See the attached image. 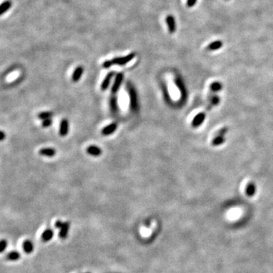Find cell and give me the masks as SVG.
<instances>
[{"label": "cell", "mask_w": 273, "mask_h": 273, "mask_svg": "<svg viewBox=\"0 0 273 273\" xmlns=\"http://www.w3.org/2000/svg\"><path fill=\"white\" fill-rule=\"evenodd\" d=\"M55 226L57 228H59V237L61 239H65L68 236L69 228H70V222H63L58 220L56 223H55Z\"/></svg>", "instance_id": "6da1fadb"}, {"label": "cell", "mask_w": 273, "mask_h": 273, "mask_svg": "<svg viewBox=\"0 0 273 273\" xmlns=\"http://www.w3.org/2000/svg\"><path fill=\"white\" fill-rule=\"evenodd\" d=\"M136 53L135 52H131V53L127 55V56H123V57H116L114 58L113 59L111 60L112 65H125L129 62L135 57Z\"/></svg>", "instance_id": "7a4b0ae2"}, {"label": "cell", "mask_w": 273, "mask_h": 273, "mask_svg": "<svg viewBox=\"0 0 273 273\" xmlns=\"http://www.w3.org/2000/svg\"><path fill=\"white\" fill-rule=\"evenodd\" d=\"M123 78H124V74L122 72H119V73H118L117 74H116L115 79V82H114V84H113V86H112V93L113 94H116V93L118 92V89H119V87H120V86H121V83H122Z\"/></svg>", "instance_id": "3957f363"}, {"label": "cell", "mask_w": 273, "mask_h": 273, "mask_svg": "<svg viewBox=\"0 0 273 273\" xmlns=\"http://www.w3.org/2000/svg\"><path fill=\"white\" fill-rule=\"evenodd\" d=\"M166 24L168 26L169 31L170 34H174L176 30V23L174 16L172 14H169L166 17Z\"/></svg>", "instance_id": "277c9868"}, {"label": "cell", "mask_w": 273, "mask_h": 273, "mask_svg": "<svg viewBox=\"0 0 273 273\" xmlns=\"http://www.w3.org/2000/svg\"><path fill=\"white\" fill-rule=\"evenodd\" d=\"M129 94H130L131 97V107L133 110H136L137 108V98H136L135 90L131 87L129 88Z\"/></svg>", "instance_id": "5b68a950"}, {"label": "cell", "mask_w": 273, "mask_h": 273, "mask_svg": "<svg viewBox=\"0 0 273 273\" xmlns=\"http://www.w3.org/2000/svg\"><path fill=\"white\" fill-rule=\"evenodd\" d=\"M69 130V125L68 121L67 119L62 120L61 124H60V128H59V135L62 136H65L68 134Z\"/></svg>", "instance_id": "8992f818"}, {"label": "cell", "mask_w": 273, "mask_h": 273, "mask_svg": "<svg viewBox=\"0 0 273 273\" xmlns=\"http://www.w3.org/2000/svg\"><path fill=\"white\" fill-rule=\"evenodd\" d=\"M117 127H118V125L116 123L110 124V125L105 126L104 128L102 130V131H101L102 134H103V135H105V136L110 135V134H112V133L115 132L116 130H117Z\"/></svg>", "instance_id": "52a82bcc"}, {"label": "cell", "mask_w": 273, "mask_h": 273, "mask_svg": "<svg viewBox=\"0 0 273 273\" xmlns=\"http://www.w3.org/2000/svg\"><path fill=\"white\" fill-rule=\"evenodd\" d=\"M87 153L93 156H99L102 154V150L99 147L95 145H91L87 148Z\"/></svg>", "instance_id": "ba28073f"}, {"label": "cell", "mask_w": 273, "mask_h": 273, "mask_svg": "<svg viewBox=\"0 0 273 273\" xmlns=\"http://www.w3.org/2000/svg\"><path fill=\"white\" fill-rule=\"evenodd\" d=\"M114 72H111L107 74V75L105 76V79L103 80V83H102L101 85V90H107V88H108L109 86V83H110L111 80H112V77L114 76Z\"/></svg>", "instance_id": "9c48e42d"}, {"label": "cell", "mask_w": 273, "mask_h": 273, "mask_svg": "<svg viewBox=\"0 0 273 273\" xmlns=\"http://www.w3.org/2000/svg\"><path fill=\"white\" fill-rule=\"evenodd\" d=\"M52 237H53V231H52V229L47 228L42 233L41 239L42 241H43L44 242H47L50 241L52 238Z\"/></svg>", "instance_id": "30bf717a"}, {"label": "cell", "mask_w": 273, "mask_h": 273, "mask_svg": "<svg viewBox=\"0 0 273 273\" xmlns=\"http://www.w3.org/2000/svg\"><path fill=\"white\" fill-rule=\"evenodd\" d=\"M83 73V68L82 66H78L74 70V73L72 74V81L77 82L81 79L82 74Z\"/></svg>", "instance_id": "8fae6325"}, {"label": "cell", "mask_w": 273, "mask_h": 273, "mask_svg": "<svg viewBox=\"0 0 273 273\" xmlns=\"http://www.w3.org/2000/svg\"><path fill=\"white\" fill-rule=\"evenodd\" d=\"M22 248L26 254H30V253H32L34 251V244L32 243V241H29V240H26V241L23 242Z\"/></svg>", "instance_id": "7c38bea8"}, {"label": "cell", "mask_w": 273, "mask_h": 273, "mask_svg": "<svg viewBox=\"0 0 273 273\" xmlns=\"http://www.w3.org/2000/svg\"><path fill=\"white\" fill-rule=\"evenodd\" d=\"M39 153L42 156H49V157H52L56 154V150L52 148H43L40 150Z\"/></svg>", "instance_id": "4fadbf2b"}, {"label": "cell", "mask_w": 273, "mask_h": 273, "mask_svg": "<svg viewBox=\"0 0 273 273\" xmlns=\"http://www.w3.org/2000/svg\"><path fill=\"white\" fill-rule=\"evenodd\" d=\"M21 258V254L18 251H11L5 256V259L9 261H16Z\"/></svg>", "instance_id": "5bb4252c"}, {"label": "cell", "mask_w": 273, "mask_h": 273, "mask_svg": "<svg viewBox=\"0 0 273 273\" xmlns=\"http://www.w3.org/2000/svg\"><path fill=\"white\" fill-rule=\"evenodd\" d=\"M12 3L10 1V0H7V1L4 2V3L1 5V7H0V14H3L4 13H5L7 11H8L11 7H12Z\"/></svg>", "instance_id": "9a60e30c"}, {"label": "cell", "mask_w": 273, "mask_h": 273, "mask_svg": "<svg viewBox=\"0 0 273 273\" xmlns=\"http://www.w3.org/2000/svg\"><path fill=\"white\" fill-rule=\"evenodd\" d=\"M222 46V42L220 40L215 41L213 43H212L211 44H209L208 46V49L209 50H217L218 49H220Z\"/></svg>", "instance_id": "2e32d148"}, {"label": "cell", "mask_w": 273, "mask_h": 273, "mask_svg": "<svg viewBox=\"0 0 273 273\" xmlns=\"http://www.w3.org/2000/svg\"><path fill=\"white\" fill-rule=\"evenodd\" d=\"M52 115H53V113H52V112H43L38 115V118H39L40 119L45 120V119H48V118H50Z\"/></svg>", "instance_id": "e0dca14e"}, {"label": "cell", "mask_w": 273, "mask_h": 273, "mask_svg": "<svg viewBox=\"0 0 273 273\" xmlns=\"http://www.w3.org/2000/svg\"><path fill=\"white\" fill-rule=\"evenodd\" d=\"M110 106L113 112H116V111H117L118 105H117V98H116V96H112V97L111 98Z\"/></svg>", "instance_id": "ac0fdd59"}, {"label": "cell", "mask_w": 273, "mask_h": 273, "mask_svg": "<svg viewBox=\"0 0 273 273\" xmlns=\"http://www.w3.org/2000/svg\"><path fill=\"white\" fill-rule=\"evenodd\" d=\"M255 191H256V189H255L254 186H252V185H249V186L247 187V194L248 196H253L255 193Z\"/></svg>", "instance_id": "d6986e66"}, {"label": "cell", "mask_w": 273, "mask_h": 273, "mask_svg": "<svg viewBox=\"0 0 273 273\" xmlns=\"http://www.w3.org/2000/svg\"><path fill=\"white\" fill-rule=\"evenodd\" d=\"M7 246H8V241H6V240H2L1 241V244H0V251H1V253L4 252V250L6 249Z\"/></svg>", "instance_id": "ffe728a7"}, {"label": "cell", "mask_w": 273, "mask_h": 273, "mask_svg": "<svg viewBox=\"0 0 273 273\" xmlns=\"http://www.w3.org/2000/svg\"><path fill=\"white\" fill-rule=\"evenodd\" d=\"M52 124V120L51 119V118H48V119L43 120V121L42 122V126L43 127H47L50 126Z\"/></svg>", "instance_id": "44dd1931"}, {"label": "cell", "mask_w": 273, "mask_h": 273, "mask_svg": "<svg viewBox=\"0 0 273 273\" xmlns=\"http://www.w3.org/2000/svg\"><path fill=\"white\" fill-rule=\"evenodd\" d=\"M112 65V62H111V60H106V61H105L103 63V67L104 68H110Z\"/></svg>", "instance_id": "7402d4cb"}, {"label": "cell", "mask_w": 273, "mask_h": 273, "mask_svg": "<svg viewBox=\"0 0 273 273\" xmlns=\"http://www.w3.org/2000/svg\"><path fill=\"white\" fill-rule=\"evenodd\" d=\"M196 2H197V0H187V7H189V8H191V7H193V6H194V5H195V4L196 3Z\"/></svg>", "instance_id": "603a6c76"}, {"label": "cell", "mask_w": 273, "mask_h": 273, "mask_svg": "<svg viewBox=\"0 0 273 273\" xmlns=\"http://www.w3.org/2000/svg\"><path fill=\"white\" fill-rule=\"evenodd\" d=\"M5 133L3 132V131H1V137H0V140H1L2 141H4V139H5Z\"/></svg>", "instance_id": "cb8c5ba5"}, {"label": "cell", "mask_w": 273, "mask_h": 273, "mask_svg": "<svg viewBox=\"0 0 273 273\" xmlns=\"http://www.w3.org/2000/svg\"><path fill=\"white\" fill-rule=\"evenodd\" d=\"M87 273H90V272H87Z\"/></svg>", "instance_id": "d4e9b609"}]
</instances>
